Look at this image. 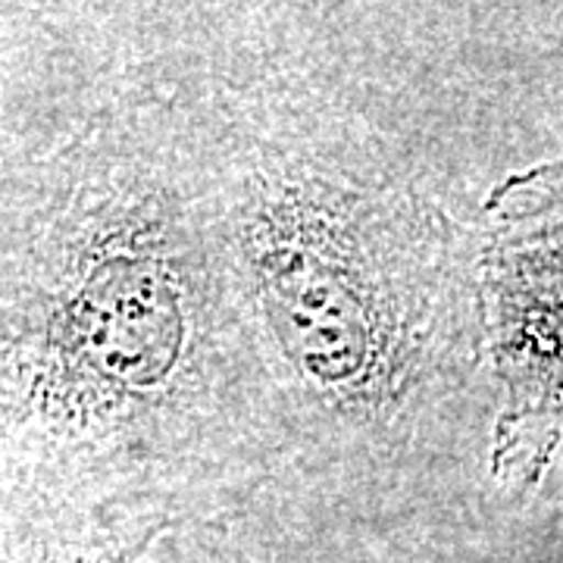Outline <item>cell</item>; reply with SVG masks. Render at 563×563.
Returning a JSON list of instances; mask_svg holds the SVG:
<instances>
[{
  "instance_id": "obj_3",
  "label": "cell",
  "mask_w": 563,
  "mask_h": 563,
  "mask_svg": "<svg viewBox=\"0 0 563 563\" xmlns=\"http://www.w3.org/2000/svg\"><path fill=\"white\" fill-rule=\"evenodd\" d=\"M135 554H139V548L135 551H120V554H107V558H98V561L88 563H135Z\"/></svg>"
},
{
  "instance_id": "obj_1",
  "label": "cell",
  "mask_w": 563,
  "mask_h": 563,
  "mask_svg": "<svg viewBox=\"0 0 563 563\" xmlns=\"http://www.w3.org/2000/svg\"><path fill=\"white\" fill-rule=\"evenodd\" d=\"M483 317L504 388L492 470L514 488H536L563 439V161L495 188Z\"/></svg>"
},
{
  "instance_id": "obj_2",
  "label": "cell",
  "mask_w": 563,
  "mask_h": 563,
  "mask_svg": "<svg viewBox=\"0 0 563 563\" xmlns=\"http://www.w3.org/2000/svg\"><path fill=\"white\" fill-rule=\"evenodd\" d=\"M73 307V351L103 383H161L176 361L181 317L157 261L113 257L91 269Z\"/></svg>"
}]
</instances>
